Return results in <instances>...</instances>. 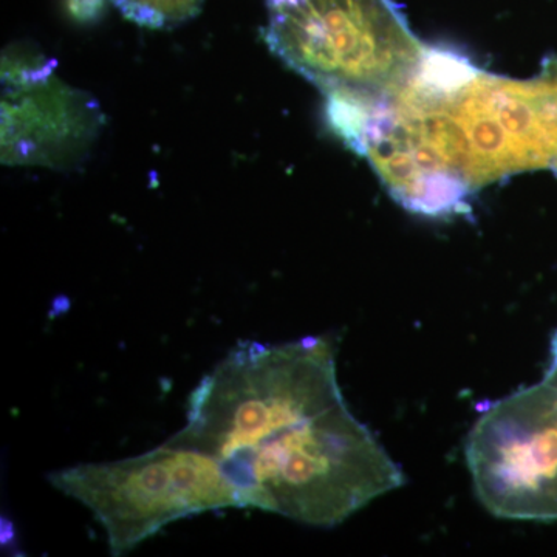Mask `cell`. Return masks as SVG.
I'll list each match as a JSON object with an SVG mask.
<instances>
[{
	"label": "cell",
	"mask_w": 557,
	"mask_h": 557,
	"mask_svg": "<svg viewBox=\"0 0 557 557\" xmlns=\"http://www.w3.org/2000/svg\"><path fill=\"white\" fill-rule=\"evenodd\" d=\"M552 170L555 171V174L557 175V160L555 161V164H553Z\"/></svg>",
	"instance_id": "9c48e42d"
},
{
	"label": "cell",
	"mask_w": 557,
	"mask_h": 557,
	"mask_svg": "<svg viewBox=\"0 0 557 557\" xmlns=\"http://www.w3.org/2000/svg\"><path fill=\"white\" fill-rule=\"evenodd\" d=\"M438 119L450 163L472 193L557 160V57L534 78L490 75L450 53L438 72Z\"/></svg>",
	"instance_id": "7a4b0ae2"
},
{
	"label": "cell",
	"mask_w": 557,
	"mask_h": 557,
	"mask_svg": "<svg viewBox=\"0 0 557 557\" xmlns=\"http://www.w3.org/2000/svg\"><path fill=\"white\" fill-rule=\"evenodd\" d=\"M127 20L149 28H170L199 13L203 0H112Z\"/></svg>",
	"instance_id": "52a82bcc"
},
{
	"label": "cell",
	"mask_w": 557,
	"mask_h": 557,
	"mask_svg": "<svg viewBox=\"0 0 557 557\" xmlns=\"http://www.w3.org/2000/svg\"><path fill=\"white\" fill-rule=\"evenodd\" d=\"M265 42L325 95L395 89L429 49L392 0H267Z\"/></svg>",
	"instance_id": "3957f363"
},
{
	"label": "cell",
	"mask_w": 557,
	"mask_h": 557,
	"mask_svg": "<svg viewBox=\"0 0 557 557\" xmlns=\"http://www.w3.org/2000/svg\"><path fill=\"white\" fill-rule=\"evenodd\" d=\"M104 126L91 95L57 75V62L16 44L2 57V163L72 170Z\"/></svg>",
	"instance_id": "8992f818"
},
{
	"label": "cell",
	"mask_w": 557,
	"mask_h": 557,
	"mask_svg": "<svg viewBox=\"0 0 557 557\" xmlns=\"http://www.w3.org/2000/svg\"><path fill=\"white\" fill-rule=\"evenodd\" d=\"M49 480L89 509L106 531L112 556L126 555L189 516L247 508L214 457L171 438L139 456L60 469Z\"/></svg>",
	"instance_id": "277c9868"
},
{
	"label": "cell",
	"mask_w": 557,
	"mask_h": 557,
	"mask_svg": "<svg viewBox=\"0 0 557 557\" xmlns=\"http://www.w3.org/2000/svg\"><path fill=\"white\" fill-rule=\"evenodd\" d=\"M171 440L203 450L247 508L335 527L405 475L348 409L325 338L240 341L189 395Z\"/></svg>",
	"instance_id": "6da1fadb"
},
{
	"label": "cell",
	"mask_w": 557,
	"mask_h": 557,
	"mask_svg": "<svg viewBox=\"0 0 557 557\" xmlns=\"http://www.w3.org/2000/svg\"><path fill=\"white\" fill-rule=\"evenodd\" d=\"M467 461L497 518L557 520V387L542 380L493 403L469 432Z\"/></svg>",
	"instance_id": "5b68a950"
},
{
	"label": "cell",
	"mask_w": 557,
	"mask_h": 557,
	"mask_svg": "<svg viewBox=\"0 0 557 557\" xmlns=\"http://www.w3.org/2000/svg\"><path fill=\"white\" fill-rule=\"evenodd\" d=\"M73 17L78 21H91L104 9V0H67Z\"/></svg>",
	"instance_id": "ba28073f"
}]
</instances>
